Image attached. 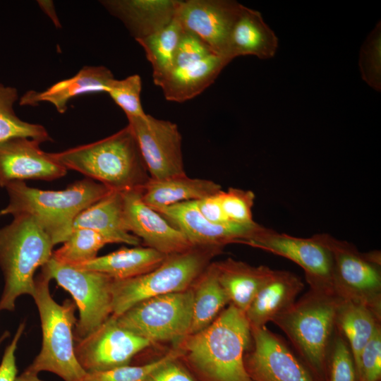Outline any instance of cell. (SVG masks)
<instances>
[{"label": "cell", "mask_w": 381, "mask_h": 381, "mask_svg": "<svg viewBox=\"0 0 381 381\" xmlns=\"http://www.w3.org/2000/svg\"><path fill=\"white\" fill-rule=\"evenodd\" d=\"M53 156L67 170L78 171L111 190L123 193L143 188L150 179L128 124L105 138Z\"/></svg>", "instance_id": "cell-2"}, {"label": "cell", "mask_w": 381, "mask_h": 381, "mask_svg": "<svg viewBox=\"0 0 381 381\" xmlns=\"http://www.w3.org/2000/svg\"><path fill=\"white\" fill-rule=\"evenodd\" d=\"M191 288L193 304L190 334L207 327L226 306L229 305L228 296L218 280L213 262L198 277Z\"/></svg>", "instance_id": "cell-28"}, {"label": "cell", "mask_w": 381, "mask_h": 381, "mask_svg": "<svg viewBox=\"0 0 381 381\" xmlns=\"http://www.w3.org/2000/svg\"><path fill=\"white\" fill-rule=\"evenodd\" d=\"M358 66L362 79L373 89L381 88V25H375L364 41L359 54Z\"/></svg>", "instance_id": "cell-34"}, {"label": "cell", "mask_w": 381, "mask_h": 381, "mask_svg": "<svg viewBox=\"0 0 381 381\" xmlns=\"http://www.w3.org/2000/svg\"><path fill=\"white\" fill-rule=\"evenodd\" d=\"M141 90V78L134 74L122 80L114 78L107 93L125 112L127 119L138 118L147 114L140 101Z\"/></svg>", "instance_id": "cell-35"}, {"label": "cell", "mask_w": 381, "mask_h": 381, "mask_svg": "<svg viewBox=\"0 0 381 381\" xmlns=\"http://www.w3.org/2000/svg\"><path fill=\"white\" fill-rule=\"evenodd\" d=\"M251 343L245 313L229 304L207 327L173 347L197 381H253L244 364Z\"/></svg>", "instance_id": "cell-1"}, {"label": "cell", "mask_w": 381, "mask_h": 381, "mask_svg": "<svg viewBox=\"0 0 381 381\" xmlns=\"http://www.w3.org/2000/svg\"><path fill=\"white\" fill-rule=\"evenodd\" d=\"M183 32L184 28L175 16L173 20L159 31L136 40L152 65L155 84L172 68Z\"/></svg>", "instance_id": "cell-30"}, {"label": "cell", "mask_w": 381, "mask_h": 381, "mask_svg": "<svg viewBox=\"0 0 381 381\" xmlns=\"http://www.w3.org/2000/svg\"><path fill=\"white\" fill-rule=\"evenodd\" d=\"M230 62L215 53L203 59L178 61L155 85L162 89L167 100L183 102L211 85Z\"/></svg>", "instance_id": "cell-19"}, {"label": "cell", "mask_w": 381, "mask_h": 381, "mask_svg": "<svg viewBox=\"0 0 381 381\" xmlns=\"http://www.w3.org/2000/svg\"><path fill=\"white\" fill-rule=\"evenodd\" d=\"M314 236L331 252L334 294L368 307L381 318L380 253H361L352 243L327 234Z\"/></svg>", "instance_id": "cell-8"}, {"label": "cell", "mask_w": 381, "mask_h": 381, "mask_svg": "<svg viewBox=\"0 0 381 381\" xmlns=\"http://www.w3.org/2000/svg\"><path fill=\"white\" fill-rule=\"evenodd\" d=\"M358 381H379L381 377V327L363 348L356 370Z\"/></svg>", "instance_id": "cell-38"}, {"label": "cell", "mask_w": 381, "mask_h": 381, "mask_svg": "<svg viewBox=\"0 0 381 381\" xmlns=\"http://www.w3.org/2000/svg\"><path fill=\"white\" fill-rule=\"evenodd\" d=\"M243 6L233 0H179L175 16L184 30L225 57L231 31Z\"/></svg>", "instance_id": "cell-16"}, {"label": "cell", "mask_w": 381, "mask_h": 381, "mask_svg": "<svg viewBox=\"0 0 381 381\" xmlns=\"http://www.w3.org/2000/svg\"><path fill=\"white\" fill-rule=\"evenodd\" d=\"M13 217L11 224L0 229V266L5 279L0 311L13 310L21 295H33L35 272L52 258L54 246L32 216Z\"/></svg>", "instance_id": "cell-5"}, {"label": "cell", "mask_w": 381, "mask_h": 381, "mask_svg": "<svg viewBox=\"0 0 381 381\" xmlns=\"http://www.w3.org/2000/svg\"><path fill=\"white\" fill-rule=\"evenodd\" d=\"M147 170L152 180L186 174L182 137L177 125L146 114L128 118Z\"/></svg>", "instance_id": "cell-12"}, {"label": "cell", "mask_w": 381, "mask_h": 381, "mask_svg": "<svg viewBox=\"0 0 381 381\" xmlns=\"http://www.w3.org/2000/svg\"><path fill=\"white\" fill-rule=\"evenodd\" d=\"M8 205L1 214L32 216L51 237L54 246L64 243L72 231L76 216L111 190L90 179L75 181L61 190H44L13 181L6 187Z\"/></svg>", "instance_id": "cell-3"}, {"label": "cell", "mask_w": 381, "mask_h": 381, "mask_svg": "<svg viewBox=\"0 0 381 381\" xmlns=\"http://www.w3.org/2000/svg\"><path fill=\"white\" fill-rule=\"evenodd\" d=\"M154 210L181 231L192 246L223 249L230 243L243 244L262 226L255 222L250 224L210 222L200 214L195 200Z\"/></svg>", "instance_id": "cell-15"}, {"label": "cell", "mask_w": 381, "mask_h": 381, "mask_svg": "<svg viewBox=\"0 0 381 381\" xmlns=\"http://www.w3.org/2000/svg\"><path fill=\"white\" fill-rule=\"evenodd\" d=\"M49 281L42 273L35 279L32 296L40 314L42 343L40 353L27 369L37 374L51 372L64 381H85L87 373L75 354L76 305L69 299L62 304L56 303L49 291Z\"/></svg>", "instance_id": "cell-6"}, {"label": "cell", "mask_w": 381, "mask_h": 381, "mask_svg": "<svg viewBox=\"0 0 381 381\" xmlns=\"http://www.w3.org/2000/svg\"><path fill=\"white\" fill-rule=\"evenodd\" d=\"M41 273L71 294L79 310L74 328L75 341L93 332L111 315V277L62 264L52 258L42 267Z\"/></svg>", "instance_id": "cell-10"}, {"label": "cell", "mask_w": 381, "mask_h": 381, "mask_svg": "<svg viewBox=\"0 0 381 381\" xmlns=\"http://www.w3.org/2000/svg\"><path fill=\"white\" fill-rule=\"evenodd\" d=\"M25 327V324L24 322L19 325L13 339L5 349L0 364V381H15L18 372L16 362V351Z\"/></svg>", "instance_id": "cell-40"}, {"label": "cell", "mask_w": 381, "mask_h": 381, "mask_svg": "<svg viewBox=\"0 0 381 381\" xmlns=\"http://www.w3.org/2000/svg\"><path fill=\"white\" fill-rule=\"evenodd\" d=\"M223 249L193 246L167 255L156 268L142 275L113 279L112 314L118 317L145 299L189 289Z\"/></svg>", "instance_id": "cell-7"}, {"label": "cell", "mask_w": 381, "mask_h": 381, "mask_svg": "<svg viewBox=\"0 0 381 381\" xmlns=\"http://www.w3.org/2000/svg\"><path fill=\"white\" fill-rule=\"evenodd\" d=\"M85 228L99 234L107 243H126L138 246L141 241L128 231L123 214L122 193L111 190L75 218L72 230Z\"/></svg>", "instance_id": "cell-24"}, {"label": "cell", "mask_w": 381, "mask_h": 381, "mask_svg": "<svg viewBox=\"0 0 381 381\" xmlns=\"http://www.w3.org/2000/svg\"><path fill=\"white\" fill-rule=\"evenodd\" d=\"M167 255L148 247L122 248L73 266L108 275L114 279H126L147 273L159 266Z\"/></svg>", "instance_id": "cell-27"}, {"label": "cell", "mask_w": 381, "mask_h": 381, "mask_svg": "<svg viewBox=\"0 0 381 381\" xmlns=\"http://www.w3.org/2000/svg\"><path fill=\"white\" fill-rule=\"evenodd\" d=\"M213 264L229 304L244 313L258 291L275 271L265 265L252 266L230 258L213 262Z\"/></svg>", "instance_id": "cell-25"}, {"label": "cell", "mask_w": 381, "mask_h": 381, "mask_svg": "<svg viewBox=\"0 0 381 381\" xmlns=\"http://www.w3.org/2000/svg\"><path fill=\"white\" fill-rule=\"evenodd\" d=\"M100 4L119 19L135 40L150 36L174 18L179 0H104Z\"/></svg>", "instance_id": "cell-21"}, {"label": "cell", "mask_w": 381, "mask_h": 381, "mask_svg": "<svg viewBox=\"0 0 381 381\" xmlns=\"http://www.w3.org/2000/svg\"><path fill=\"white\" fill-rule=\"evenodd\" d=\"M243 244L293 261L303 269L310 289L334 294L331 252L314 236L296 237L262 226Z\"/></svg>", "instance_id": "cell-11"}, {"label": "cell", "mask_w": 381, "mask_h": 381, "mask_svg": "<svg viewBox=\"0 0 381 381\" xmlns=\"http://www.w3.org/2000/svg\"><path fill=\"white\" fill-rule=\"evenodd\" d=\"M150 341L119 325L111 315L96 330L75 345V354L87 373L102 372L130 365L132 359L149 347Z\"/></svg>", "instance_id": "cell-13"}, {"label": "cell", "mask_w": 381, "mask_h": 381, "mask_svg": "<svg viewBox=\"0 0 381 381\" xmlns=\"http://www.w3.org/2000/svg\"><path fill=\"white\" fill-rule=\"evenodd\" d=\"M250 331L252 343L244 364L253 381H315L279 335L266 327Z\"/></svg>", "instance_id": "cell-14"}, {"label": "cell", "mask_w": 381, "mask_h": 381, "mask_svg": "<svg viewBox=\"0 0 381 381\" xmlns=\"http://www.w3.org/2000/svg\"><path fill=\"white\" fill-rule=\"evenodd\" d=\"M181 352L172 347L162 357L139 365H124L102 372L89 373L85 381H147L151 374L169 361L179 358Z\"/></svg>", "instance_id": "cell-33"}, {"label": "cell", "mask_w": 381, "mask_h": 381, "mask_svg": "<svg viewBox=\"0 0 381 381\" xmlns=\"http://www.w3.org/2000/svg\"><path fill=\"white\" fill-rule=\"evenodd\" d=\"M329 381L358 380L350 349L340 332L335 329L328 360Z\"/></svg>", "instance_id": "cell-36"}, {"label": "cell", "mask_w": 381, "mask_h": 381, "mask_svg": "<svg viewBox=\"0 0 381 381\" xmlns=\"http://www.w3.org/2000/svg\"><path fill=\"white\" fill-rule=\"evenodd\" d=\"M18 99L16 87L0 83V141L14 137H25L40 143L52 140L46 128L40 124L21 120L13 105Z\"/></svg>", "instance_id": "cell-31"}, {"label": "cell", "mask_w": 381, "mask_h": 381, "mask_svg": "<svg viewBox=\"0 0 381 381\" xmlns=\"http://www.w3.org/2000/svg\"><path fill=\"white\" fill-rule=\"evenodd\" d=\"M97 232L85 228L72 230L63 246L53 251L52 258L70 266H77L95 259L98 251L107 244Z\"/></svg>", "instance_id": "cell-32"}, {"label": "cell", "mask_w": 381, "mask_h": 381, "mask_svg": "<svg viewBox=\"0 0 381 381\" xmlns=\"http://www.w3.org/2000/svg\"><path fill=\"white\" fill-rule=\"evenodd\" d=\"M219 193L198 200H195L196 207L200 214L210 222L214 224L231 222L222 210Z\"/></svg>", "instance_id": "cell-41"}, {"label": "cell", "mask_w": 381, "mask_h": 381, "mask_svg": "<svg viewBox=\"0 0 381 381\" xmlns=\"http://www.w3.org/2000/svg\"><path fill=\"white\" fill-rule=\"evenodd\" d=\"M380 321L381 318L368 307L341 299L337 313L336 327L350 349L356 370L361 353L380 326Z\"/></svg>", "instance_id": "cell-29"}, {"label": "cell", "mask_w": 381, "mask_h": 381, "mask_svg": "<svg viewBox=\"0 0 381 381\" xmlns=\"http://www.w3.org/2000/svg\"><path fill=\"white\" fill-rule=\"evenodd\" d=\"M278 44V37L261 13L243 6L231 31L224 56L230 61L246 55L269 59L275 55Z\"/></svg>", "instance_id": "cell-22"}, {"label": "cell", "mask_w": 381, "mask_h": 381, "mask_svg": "<svg viewBox=\"0 0 381 381\" xmlns=\"http://www.w3.org/2000/svg\"><path fill=\"white\" fill-rule=\"evenodd\" d=\"M9 334L8 332H6L1 337H0V344L4 341V339Z\"/></svg>", "instance_id": "cell-44"}, {"label": "cell", "mask_w": 381, "mask_h": 381, "mask_svg": "<svg viewBox=\"0 0 381 381\" xmlns=\"http://www.w3.org/2000/svg\"><path fill=\"white\" fill-rule=\"evenodd\" d=\"M37 140L14 137L0 141V186L28 179L52 181L63 177L67 169L40 147Z\"/></svg>", "instance_id": "cell-18"}, {"label": "cell", "mask_w": 381, "mask_h": 381, "mask_svg": "<svg viewBox=\"0 0 381 381\" xmlns=\"http://www.w3.org/2000/svg\"><path fill=\"white\" fill-rule=\"evenodd\" d=\"M37 2L45 13L52 20L55 25L60 27V23L56 16L53 2L52 1H37Z\"/></svg>", "instance_id": "cell-42"}, {"label": "cell", "mask_w": 381, "mask_h": 381, "mask_svg": "<svg viewBox=\"0 0 381 381\" xmlns=\"http://www.w3.org/2000/svg\"><path fill=\"white\" fill-rule=\"evenodd\" d=\"M300 277L285 270H275L260 288L245 313L250 328H261L288 309L303 291Z\"/></svg>", "instance_id": "cell-23"}, {"label": "cell", "mask_w": 381, "mask_h": 381, "mask_svg": "<svg viewBox=\"0 0 381 381\" xmlns=\"http://www.w3.org/2000/svg\"><path fill=\"white\" fill-rule=\"evenodd\" d=\"M143 188L122 193L123 221L128 232L146 247L165 255L193 247L186 236L143 200Z\"/></svg>", "instance_id": "cell-17"}, {"label": "cell", "mask_w": 381, "mask_h": 381, "mask_svg": "<svg viewBox=\"0 0 381 381\" xmlns=\"http://www.w3.org/2000/svg\"><path fill=\"white\" fill-rule=\"evenodd\" d=\"M1 213H0V216H1Z\"/></svg>", "instance_id": "cell-45"}, {"label": "cell", "mask_w": 381, "mask_h": 381, "mask_svg": "<svg viewBox=\"0 0 381 381\" xmlns=\"http://www.w3.org/2000/svg\"><path fill=\"white\" fill-rule=\"evenodd\" d=\"M341 299L310 289L272 320L318 381H325L337 313Z\"/></svg>", "instance_id": "cell-4"}, {"label": "cell", "mask_w": 381, "mask_h": 381, "mask_svg": "<svg viewBox=\"0 0 381 381\" xmlns=\"http://www.w3.org/2000/svg\"><path fill=\"white\" fill-rule=\"evenodd\" d=\"M193 304L190 286L142 301L116 318L119 326L152 344L169 342L175 346L190 334Z\"/></svg>", "instance_id": "cell-9"}, {"label": "cell", "mask_w": 381, "mask_h": 381, "mask_svg": "<svg viewBox=\"0 0 381 381\" xmlns=\"http://www.w3.org/2000/svg\"><path fill=\"white\" fill-rule=\"evenodd\" d=\"M222 210L231 222L250 224L253 219L252 208L255 195L250 190L229 188L219 193Z\"/></svg>", "instance_id": "cell-37"}, {"label": "cell", "mask_w": 381, "mask_h": 381, "mask_svg": "<svg viewBox=\"0 0 381 381\" xmlns=\"http://www.w3.org/2000/svg\"><path fill=\"white\" fill-rule=\"evenodd\" d=\"M147 381H197L179 358L169 361L155 370Z\"/></svg>", "instance_id": "cell-39"}, {"label": "cell", "mask_w": 381, "mask_h": 381, "mask_svg": "<svg viewBox=\"0 0 381 381\" xmlns=\"http://www.w3.org/2000/svg\"><path fill=\"white\" fill-rule=\"evenodd\" d=\"M15 381H44L38 377V374L27 368L19 375L16 376Z\"/></svg>", "instance_id": "cell-43"}, {"label": "cell", "mask_w": 381, "mask_h": 381, "mask_svg": "<svg viewBox=\"0 0 381 381\" xmlns=\"http://www.w3.org/2000/svg\"><path fill=\"white\" fill-rule=\"evenodd\" d=\"M114 79L112 72L104 66H85L73 77L60 80L44 90L28 91L19 103L22 106H36L40 102H49L63 114L70 99L85 94L107 93Z\"/></svg>", "instance_id": "cell-20"}, {"label": "cell", "mask_w": 381, "mask_h": 381, "mask_svg": "<svg viewBox=\"0 0 381 381\" xmlns=\"http://www.w3.org/2000/svg\"><path fill=\"white\" fill-rule=\"evenodd\" d=\"M222 186L208 179L190 178L186 174L162 180H152L143 190V201L152 208L198 200L222 190Z\"/></svg>", "instance_id": "cell-26"}]
</instances>
